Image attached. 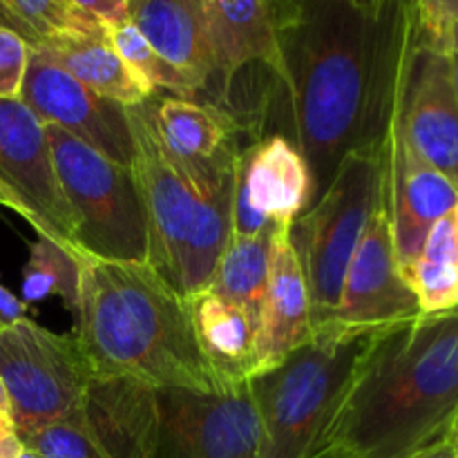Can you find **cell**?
Returning a JSON list of instances; mask_svg holds the SVG:
<instances>
[{
	"mask_svg": "<svg viewBox=\"0 0 458 458\" xmlns=\"http://www.w3.org/2000/svg\"><path fill=\"white\" fill-rule=\"evenodd\" d=\"M130 22L197 94L215 81V58L201 0H130Z\"/></svg>",
	"mask_w": 458,
	"mask_h": 458,
	"instance_id": "cell-20",
	"label": "cell"
},
{
	"mask_svg": "<svg viewBox=\"0 0 458 458\" xmlns=\"http://www.w3.org/2000/svg\"><path fill=\"white\" fill-rule=\"evenodd\" d=\"M311 206V174L298 148L271 132L237 155L231 226L237 235H273Z\"/></svg>",
	"mask_w": 458,
	"mask_h": 458,
	"instance_id": "cell-12",
	"label": "cell"
},
{
	"mask_svg": "<svg viewBox=\"0 0 458 458\" xmlns=\"http://www.w3.org/2000/svg\"><path fill=\"white\" fill-rule=\"evenodd\" d=\"M201 4L224 103L237 74L253 63L267 67L277 88L284 79V58L276 0H201Z\"/></svg>",
	"mask_w": 458,
	"mask_h": 458,
	"instance_id": "cell-18",
	"label": "cell"
},
{
	"mask_svg": "<svg viewBox=\"0 0 458 458\" xmlns=\"http://www.w3.org/2000/svg\"><path fill=\"white\" fill-rule=\"evenodd\" d=\"M18 25L27 45L45 43L65 31H74V0H3Z\"/></svg>",
	"mask_w": 458,
	"mask_h": 458,
	"instance_id": "cell-27",
	"label": "cell"
},
{
	"mask_svg": "<svg viewBox=\"0 0 458 458\" xmlns=\"http://www.w3.org/2000/svg\"><path fill=\"white\" fill-rule=\"evenodd\" d=\"M0 411L9 414V398H7V392H4L3 380H0Z\"/></svg>",
	"mask_w": 458,
	"mask_h": 458,
	"instance_id": "cell-38",
	"label": "cell"
},
{
	"mask_svg": "<svg viewBox=\"0 0 458 458\" xmlns=\"http://www.w3.org/2000/svg\"><path fill=\"white\" fill-rule=\"evenodd\" d=\"M161 150L173 168L206 199L231 195L240 125L210 103L179 97L148 98Z\"/></svg>",
	"mask_w": 458,
	"mask_h": 458,
	"instance_id": "cell-11",
	"label": "cell"
},
{
	"mask_svg": "<svg viewBox=\"0 0 458 458\" xmlns=\"http://www.w3.org/2000/svg\"><path fill=\"white\" fill-rule=\"evenodd\" d=\"M132 130V173L148 222V264L183 300L210 289L231 237V195L206 199L161 150L150 106L125 107Z\"/></svg>",
	"mask_w": 458,
	"mask_h": 458,
	"instance_id": "cell-4",
	"label": "cell"
},
{
	"mask_svg": "<svg viewBox=\"0 0 458 458\" xmlns=\"http://www.w3.org/2000/svg\"><path fill=\"white\" fill-rule=\"evenodd\" d=\"M18 98L43 125H56L106 159L132 168L134 141L125 107L98 97L34 49Z\"/></svg>",
	"mask_w": 458,
	"mask_h": 458,
	"instance_id": "cell-13",
	"label": "cell"
},
{
	"mask_svg": "<svg viewBox=\"0 0 458 458\" xmlns=\"http://www.w3.org/2000/svg\"><path fill=\"white\" fill-rule=\"evenodd\" d=\"M458 414V307L380 327L309 458H411Z\"/></svg>",
	"mask_w": 458,
	"mask_h": 458,
	"instance_id": "cell-2",
	"label": "cell"
},
{
	"mask_svg": "<svg viewBox=\"0 0 458 458\" xmlns=\"http://www.w3.org/2000/svg\"><path fill=\"white\" fill-rule=\"evenodd\" d=\"M81 4L107 31L130 21V0H81Z\"/></svg>",
	"mask_w": 458,
	"mask_h": 458,
	"instance_id": "cell-30",
	"label": "cell"
},
{
	"mask_svg": "<svg viewBox=\"0 0 458 458\" xmlns=\"http://www.w3.org/2000/svg\"><path fill=\"white\" fill-rule=\"evenodd\" d=\"M378 329L327 327L249 380L262 458H309Z\"/></svg>",
	"mask_w": 458,
	"mask_h": 458,
	"instance_id": "cell-5",
	"label": "cell"
},
{
	"mask_svg": "<svg viewBox=\"0 0 458 458\" xmlns=\"http://www.w3.org/2000/svg\"><path fill=\"white\" fill-rule=\"evenodd\" d=\"M385 199L387 146L347 157L325 195L291 224V244L311 300L313 334L334 327L349 264Z\"/></svg>",
	"mask_w": 458,
	"mask_h": 458,
	"instance_id": "cell-6",
	"label": "cell"
},
{
	"mask_svg": "<svg viewBox=\"0 0 458 458\" xmlns=\"http://www.w3.org/2000/svg\"><path fill=\"white\" fill-rule=\"evenodd\" d=\"M94 376H128L157 389L222 394L188 302L150 267L81 258L74 331Z\"/></svg>",
	"mask_w": 458,
	"mask_h": 458,
	"instance_id": "cell-3",
	"label": "cell"
},
{
	"mask_svg": "<svg viewBox=\"0 0 458 458\" xmlns=\"http://www.w3.org/2000/svg\"><path fill=\"white\" fill-rule=\"evenodd\" d=\"M289 139L311 174V206L340 164L387 146L410 45L407 0H276ZM309 206V208H311Z\"/></svg>",
	"mask_w": 458,
	"mask_h": 458,
	"instance_id": "cell-1",
	"label": "cell"
},
{
	"mask_svg": "<svg viewBox=\"0 0 458 458\" xmlns=\"http://www.w3.org/2000/svg\"><path fill=\"white\" fill-rule=\"evenodd\" d=\"M152 458H262V425L249 383L222 394L159 389Z\"/></svg>",
	"mask_w": 458,
	"mask_h": 458,
	"instance_id": "cell-9",
	"label": "cell"
},
{
	"mask_svg": "<svg viewBox=\"0 0 458 458\" xmlns=\"http://www.w3.org/2000/svg\"><path fill=\"white\" fill-rule=\"evenodd\" d=\"M25 450L38 458H107L79 423H52L21 434Z\"/></svg>",
	"mask_w": 458,
	"mask_h": 458,
	"instance_id": "cell-28",
	"label": "cell"
},
{
	"mask_svg": "<svg viewBox=\"0 0 458 458\" xmlns=\"http://www.w3.org/2000/svg\"><path fill=\"white\" fill-rule=\"evenodd\" d=\"M92 378L74 334H56L30 318L0 329V380L18 437L63 420L81 425Z\"/></svg>",
	"mask_w": 458,
	"mask_h": 458,
	"instance_id": "cell-8",
	"label": "cell"
},
{
	"mask_svg": "<svg viewBox=\"0 0 458 458\" xmlns=\"http://www.w3.org/2000/svg\"><path fill=\"white\" fill-rule=\"evenodd\" d=\"M394 121L410 146L458 191V97L450 58L419 43L411 25Z\"/></svg>",
	"mask_w": 458,
	"mask_h": 458,
	"instance_id": "cell-14",
	"label": "cell"
},
{
	"mask_svg": "<svg viewBox=\"0 0 458 458\" xmlns=\"http://www.w3.org/2000/svg\"><path fill=\"white\" fill-rule=\"evenodd\" d=\"M403 276L425 316L458 307V206L429 228L419 258Z\"/></svg>",
	"mask_w": 458,
	"mask_h": 458,
	"instance_id": "cell-23",
	"label": "cell"
},
{
	"mask_svg": "<svg viewBox=\"0 0 458 458\" xmlns=\"http://www.w3.org/2000/svg\"><path fill=\"white\" fill-rule=\"evenodd\" d=\"M110 43L114 52L119 54L121 61L128 65V70L150 89L157 94L159 89H168L173 97L179 98H195L197 89L192 88L191 81L186 76L179 74L173 65L164 61L159 54L152 49L146 36L132 25V22H123L121 27L110 31Z\"/></svg>",
	"mask_w": 458,
	"mask_h": 458,
	"instance_id": "cell-26",
	"label": "cell"
},
{
	"mask_svg": "<svg viewBox=\"0 0 458 458\" xmlns=\"http://www.w3.org/2000/svg\"><path fill=\"white\" fill-rule=\"evenodd\" d=\"M273 235H237L231 233L215 268L210 291L237 304L258 320L262 318L268 286Z\"/></svg>",
	"mask_w": 458,
	"mask_h": 458,
	"instance_id": "cell-24",
	"label": "cell"
},
{
	"mask_svg": "<svg viewBox=\"0 0 458 458\" xmlns=\"http://www.w3.org/2000/svg\"><path fill=\"white\" fill-rule=\"evenodd\" d=\"M411 458H458V456H456L454 447H452V443L445 438V441L437 443V445L428 447V450L419 452V454L411 456Z\"/></svg>",
	"mask_w": 458,
	"mask_h": 458,
	"instance_id": "cell-33",
	"label": "cell"
},
{
	"mask_svg": "<svg viewBox=\"0 0 458 458\" xmlns=\"http://www.w3.org/2000/svg\"><path fill=\"white\" fill-rule=\"evenodd\" d=\"M27 320V304L0 284V329Z\"/></svg>",
	"mask_w": 458,
	"mask_h": 458,
	"instance_id": "cell-31",
	"label": "cell"
},
{
	"mask_svg": "<svg viewBox=\"0 0 458 458\" xmlns=\"http://www.w3.org/2000/svg\"><path fill=\"white\" fill-rule=\"evenodd\" d=\"M81 428L107 458H152L159 438V389L128 376H94Z\"/></svg>",
	"mask_w": 458,
	"mask_h": 458,
	"instance_id": "cell-17",
	"label": "cell"
},
{
	"mask_svg": "<svg viewBox=\"0 0 458 458\" xmlns=\"http://www.w3.org/2000/svg\"><path fill=\"white\" fill-rule=\"evenodd\" d=\"M197 344L224 389L249 383L255 371L258 320L210 289L186 300Z\"/></svg>",
	"mask_w": 458,
	"mask_h": 458,
	"instance_id": "cell-21",
	"label": "cell"
},
{
	"mask_svg": "<svg viewBox=\"0 0 458 458\" xmlns=\"http://www.w3.org/2000/svg\"><path fill=\"white\" fill-rule=\"evenodd\" d=\"M18 458H38V456H36V454H31L30 450H22V454L18 456Z\"/></svg>",
	"mask_w": 458,
	"mask_h": 458,
	"instance_id": "cell-39",
	"label": "cell"
},
{
	"mask_svg": "<svg viewBox=\"0 0 458 458\" xmlns=\"http://www.w3.org/2000/svg\"><path fill=\"white\" fill-rule=\"evenodd\" d=\"M447 58H450L452 81H454V89L458 97V22L454 25V31H452V45H450V52H447Z\"/></svg>",
	"mask_w": 458,
	"mask_h": 458,
	"instance_id": "cell-35",
	"label": "cell"
},
{
	"mask_svg": "<svg viewBox=\"0 0 458 458\" xmlns=\"http://www.w3.org/2000/svg\"><path fill=\"white\" fill-rule=\"evenodd\" d=\"M0 206H4V208L13 210V213H16V215H21V217L25 219V222H30V217H27V210L22 208L21 204H18V199H16V197H13L12 192H9L7 188L3 186V183H0Z\"/></svg>",
	"mask_w": 458,
	"mask_h": 458,
	"instance_id": "cell-34",
	"label": "cell"
},
{
	"mask_svg": "<svg viewBox=\"0 0 458 458\" xmlns=\"http://www.w3.org/2000/svg\"><path fill=\"white\" fill-rule=\"evenodd\" d=\"M81 258L58 242L38 237L30 249V259L22 271V302H40L49 295H58L76 318L81 300Z\"/></svg>",
	"mask_w": 458,
	"mask_h": 458,
	"instance_id": "cell-25",
	"label": "cell"
},
{
	"mask_svg": "<svg viewBox=\"0 0 458 458\" xmlns=\"http://www.w3.org/2000/svg\"><path fill=\"white\" fill-rule=\"evenodd\" d=\"M22 443L16 432L12 416L0 411V458H18L22 454Z\"/></svg>",
	"mask_w": 458,
	"mask_h": 458,
	"instance_id": "cell-32",
	"label": "cell"
},
{
	"mask_svg": "<svg viewBox=\"0 0 458 458\" xmlns=\"http://www.w3.org/2000/svg\"><path fill=\"white\" fill-rule=\"evenodd\" d=\"M456 206V188L410 146L394 121L387 139V210L401 271L419 258L429 228Z\"/></svg>",
	"mask_w": 458,
	"mask_h": 458,
	"instance_id": "cell-16",
	"label": "cell"
},
{
	"mask_svg": "<svg viewBox=\"0 0 458 458\" xmlns=\"http://www.w3.org/2000/svg\"><path fill=\"white\" fill-rule=\"evenodd\" d=\"M0 183L27 210L38 237L79 250L74 215L54 170L45 125L21 98H0Z\"/></svg>",
	"mask_w": 458,
	"mask_h": 458,
	"instance_id": "cell-10",
	"label": "cell"
},
{
	"mask_svg": "<svg viewBox=\"0 0 458 458\" xmlns=\"http://www.w3.org/2000/svg\"><path fill=\"white\" fill-rule=\"evenodd\" d=\"M54 170L76 222L81 253L148 264V222L132 168L114 164L56 125H45Z\"/></svg>",
	"mask_w": 458,
	"mask_h": 458,
	"instance_id": "cell-7",
	"label": "cell"
},
{
	"mask_svg": "<svg viewBox=\"0 0 458 458\" xmlns=\"http://www.w3.org/2000/svg\"><path fill=\"white\" fill-rule=\"evenodd\" d=\"M447 441L452 443V447H454V452H456V456H458V414H456L454 423H452L450 434H447Z\"/></svg>",
	"mask_w": 458,
	"mask_h": 458,
	"instance_id": "cell-37",
	"label": "cell"
},
{
	"mask_svg": "<svg viewBox=\"0 0 458 458\" xmlns=\"http://www.w3.org/2000/svg\"><path fill=\"white\" fill-rule=\"evenodd\" d=\"M30 49L61 67L98 97L110 98L123 107L141 106L143 101L155 97L121 61L110 38H89V36L65 31Z\"/></svg>",
	"mask_w": 458,
	"mask_h": 458,
	"instance_id": "cell-22",
	"label": "cell"
},
{
	"mask_svg": "<svg viewBox=\"0 0 458 458\" xmlns=\"http://www.w3.org/2000/svg\"><path fill=\"white\" fill-rule=\"evenodd\" d=\"M0 30H12V31H16V34L21 36L22 40H25V36H22V27L18 25L16 18H13L12 13H9V9L4 7L3 0H0ZM25 43H27V40H25Z\"/></svg>",
	"mask_w": 458,
	"mask_h": 458,
	"instance_id": "cell-36",
	"label": "cell"
},
{
	"mask_svg": "<svg viewBox=\"0 0 458 458\" xmlns=\"http://www.w3.org/2000/svg\"><path fill=\"white\" fill-rule=\"evenodd\" d=\"M423 316L394 249L387 199L371 219L340 291L334 327L380 329Z\"/></svg>",
	"mask_w": 458,
	"mask_h": 458,
	"instance_id": "cell-15",
	"label": "cell"
},
{
	"mask_svg": "<svg viewBox=\"0 0 458 458\" xmlns=\"http://www.w3.org/2000/svg\"><path fill=\"white\" fill-rule=\"evenodd\" d=\"M289 231L291 226H282L271 237V267L259 318L253 376L276 367L313 338L311 300Z\"/></svg>",
	"mask_w": 458,
	"mask_h": 458,
	"instance_id": "cell-19",
	"label": "cell"
},
{
	"mask_svg": "<svg viewBox=\"0 0 458 458\" xmlns=\"http://www.w3.org/2000/svg\"><path fill=\"white\" fill-rule=\"evenodd\" d=\"M30 63V45L12 30H0V98H18Z\"/></svg>",
	"mask_w": 458,
	"mask_h": 458,
	"instance_id": "cell-29",
	"label": "cell"
}]
</instances>
